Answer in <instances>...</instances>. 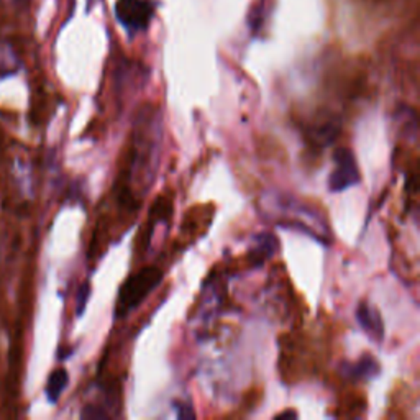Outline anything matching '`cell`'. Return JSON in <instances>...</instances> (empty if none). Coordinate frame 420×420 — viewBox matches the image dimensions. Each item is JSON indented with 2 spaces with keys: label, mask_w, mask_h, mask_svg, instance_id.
Segmentation results:
<instances>
[{
  "label": "cell",
  "mask_w": 420,
  "mask_h": 420,
  "mask_svg": "<svg viewBox=\"0 0 420 420\" xmlns=\"http://www.w3.org/2000/svg\"><path fill=\"white\" fill-rule=\"evenodd\" d=\"M163 281V271L156 266H146L130 276L123 282L118 292V315L129 314L130 310L138 307Z\"/></svg>",
  "instance_id": "1"
},
{
  "label": "cell",
  "mask_w": 420,
  "mask_h": 420,
  "mask_svg": "<svg viewBox=\"0 0 420 420\" xmlns=\"http://www.w3.org/2000/svg\"><path fill=\"white\" fill-rule=\"evenodd\" d=\"M333 159H335V170L328 177V187L332 193H341L358 184L362 176H360L353 152L350 148H339L333 154Z\"/></svg>",
  "instance_id": "2"
},
{
  "label": "cell",
  "mask_w": 420,
  "mask_h": 420,
  "mask_svg": "<svg viewBox=\"0 0 420 420\" xmlns=\"http://www.w3.org/2000/svg\"><path fill=\"white\" fill-rule=\"evenodd\" d=\"M154 7L150 0H118L115 13L118 22L131 33L145 30L152 22Z\"/></svg>",
  "instance_id": "3"
},
{
  "label": "cell",
  "mask_w": 420,
  "mask_h": 420,
  "mask_svg": "<svg viewBox=\"0 0 420 420\" xmlns=\"http://www.w3.org/2000/svg\"><path fill=\"white\" fill-rule=\"evenodd\" d=\"M356 318H358L360 325L363 330L368 333L376 344H381L385 340V323H382L381 314L378 312L373 305L368 302H362L356 309Z\"/></svg>",
  "instance_id": "4"
},
{
  "label": "cell",
  "mask_w": 420,
  "mask_h": 420,
  "mask_svg": "<svg viewBox=\"0 0 420 420\" xmlns=\"http://www.w3.org/2000/svg\"><path fill=\"white\" fill-rule=\"evenodd\" d=\"M380 363L376 358H373L371 355H363L358 362L345 364L344 373L351 380H360V381H369L373 378H376L380 374Z\"/></svg>",
  "instance_id": "5"
},
{
  "label": "cell",
  "mask_w": 420,
  "mask_h": 420,
  "mask_svg": "<svg viewBox=\"0 0 420 420\" xmlns=\"http://www.w3.org/2000/svg\"><path fill=\"white\" fill-rule=\"evenodd\" d=\"M67 381H70V374L65 368H58L49 374L47 382V396L49 403H58V399L61 397L63 391L66 389Z\"/></svg>",
  "instance_id": "6"
},
{
  "label": "cell",
  "mask_w": 420,
  "mask_h": 420,
  "mask_svg": "<svg viewBox=\"0 0 420 420\" xmlns=\"http://www.w3.org/2000/svg\"><path fill=\"white\" fill-rule=\"evenodd\" d=\"M89 296H90V287L88 282H84V284L79 287V292H77V309H76L77 315H82V312H84L86 305H88Z\"/></svg>",
  "instance_id": "7"
},
{
  "label": "cell",
  "mask_w": 420,
  "mask_h": 420,
  "mask_svg": "<svg viewBox=\"0 0 420 420\" xmlns=\"http://www.w3.org/2000/svg\"><path fill=\"white\" fill-rule=\"evenodd\" d=\"M176 409H177V417H179V419H194L195 417L194 410L191 409L189 405L176 404Z\"/></svg>",
  "instance_id": "8"
},
{
  "label": "cell",
  "mask_w": 420,
  "mask_h": 420,
  "mask_svg": "<svg viewBox=\"0 0 420 420\" xmlns=\"http://www.w3.org/2000/svg\"><path fill=\"white\" fill-rule=\"evenodd\" d=\"M82 417L84 419H105L107 415H105V412H100V410H97L95 407H88L82 412Z\"/></svg>",
  "instance_id": "9"
},
{
  "label": "cell",
  "mask_w": 420,
  "mask_h": 420,
  "mask_svg": "<svg viewBox=\"0 0 420 420\" xmlns=\"http://www.w3.org/2000/svg\"><path fill=\"white\" fill-rule=\"evenodd\" d=\"M281 417H291V419H296L298 417V414L292 412V410H286V412H282L280 415H276V419H281Z\"/></svg>",
  "instance_id": "10"
}]
</instances>
